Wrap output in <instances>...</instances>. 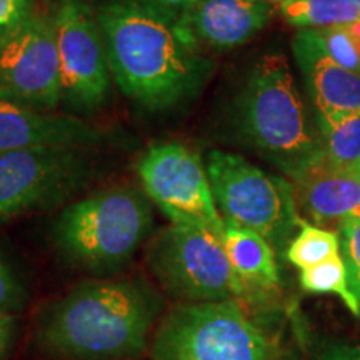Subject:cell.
Segmentation results:
<instances>
[{"label": "cell", "instance_id": "9a60e30c", "mask_svg": "<svg viewBox=\"0 0 360 360\" xmlns=\"http://www.w3.org/2000/svg\"><path fill=\"white\" fill-rule=\"evenodd\" d=\"M292 182L297 205L317 225L360 217V167H342L323 155Z\"/></svg>", "mask_w": 360, "mask_h": 360}, {"label": "cell", "instance_id": "3957f363", "mask_svg": "<svg viewBox=\"0 0 360 360\" xmlns=\"http://www.w3.org/2000/svg\"><path fill=\"white\" fill-rule=\"evenodd\" d=\"M236 129L292 180L326 155L317 120L282 53H267L252 67L237 98Z\"/></svg>", "mask_w": 360, "mask_h": 360}, {"label": "cell", "instance_id": "5bb4252c", "mask_svg": "<svg viewBox=\"0 0 360 360\" xmlns=\"http://www.w3.org/2000/svg\"><path fill=\"white\" fill-rule=\"evenodd\" d=\"M272 17L265 0H197L180 13L197 44L220 51L238 47L254 39Z\"/></svg>", "mask_w": 360, "mask_h": 360}, {"label": "cell", "instance_id": "7a4b0ae2", "mask_svg": "<svg viewBox=\"0 0 360 360\" xmlns=\"http://www.w3.org/2000/svg\"><path fill=\"white\" fill-rule=\"evenodd\" d=\"M162 300L137 281L84 282L44 315L39 344L69 360H119L141 355Z\"/></svg>", "mask_w": 360, "mask_h": 360}, {"label": "cell", "instance_id": "8fae6325", "mask_svg": "<svg viewBox=\"0 0 360 360\" xmlns=\"http://www.w3.org/2000/svg\"><path fill=\"white\" fill-rule=\"evenodd\" d=\"M0 98L42 112L62 102L52 19L30 13L0 39Z\"/></svg>", "mask_w": 360, "mask_h": 360}, {"label": "cell", "instance_id": "2e32d148", "mask_svg": "<svg viewBox=\"0 0 360 360\" xmlns=\"http://www.w3.org/2000/svg\"><path fill=\"white\" fill-rule=\"evenodd\" d=\"M224 245L232 269L245 285L249 297L277 290L281 283L276 250L250 229L225 222Z\"/></svg>", "mask_w": 360, "mask_h": 360}, {"label": "cell", "instance_id": "7c38bea8", "mask_svg": "<svg viewBox=\"0 0 360 360\" xmlns=\"http://www.w3.org/2000/svg\"><path fill=\"white\" fill-rule=\"evenodd\" d=\"M292 51L304 75L315 120L360 114V74L335 64L322 51L314 29H300L292 40Z\"/></svg>", "mask_w": 360, "mask_h": 360}, {"label": "cell", "instance_id": "e0dca14e", "mask_svg": "<svg viewBox=\"0 0 360 360\" xmlns=\"http://www.w3.org/2000/svg\"><path fill=\"white\" fill-rule=\"evenodd\" d=\"M278 11L299 29H323L360 20V7L354 0H282Z\"/></svg>", "mask_w": 360, "mask_h": 360}, {"label": "cell", "instance_id": "44dd1931", "mask_svg": "<svg viewBox=\"0 0 360 360\" xmlns=\"http://www.w3.org/2000/svg\"><path fill=\"white\" fill-rule=\"evenodd\" d=\"M315 37L321 44L322 51L327 53L335 64L355 74H360V53L355 44L347 34L345 25L323 27V29H314Z\"/></svg>", "mask_w": 360, "mask_h": 360}, {"label": "cell", "instance_id": "ac0fdd59", "mask_svg": "<svg viewBox=\"0 0 360 360\" xmlns=\"http://www.w3.org/2000/svg\"><path fill=\"white\" fill-rule=\"evenodd\" d=\"M327 159L342 167H360V114L317 120Z\"/></svg>", "mask_w": 360, "mask_h": 360}, {"label": "cell", "instance_id": "8992f818", "mask_svg": "<svg viewBox=\"0 0 360 360\" xmlns=\"http://www.w3.org/2000/svg\"><path fill=\"white\" fill-rule=\"evenodd\" d=\"M147 265L157 282L184 304L249 299L232 269L224 233L172 224L147 245Z\"/></svg>", "mask_w": 360, "mask_h": 360}, {"label": "cell", "instance_id": "603a6c76", "mask_svg": "<svg viewBox=\"0 0 360 360\" xmlns=\"http://www.w3.org/2000/svg\"><path fill=\"white\" fill-rule=\"evenodd\" d=\"M25 289L20 277L0 252V315H12L24 307Z\"/></svg>", "mask_w": 360, "mask_h": 360}, {"label": "cell", "instance_id": "484cf974", "mask_svg": "<svg viewBox=\"0 0 360 360\" xmlns=\"http://www.w3.org/2000/svg\"><path fill=\"white\" fill-rule=\"evenodd\" d=\"M322 360H360V345L357 347H334L323 355Z\"/></svg>", "mask_w": 360, "mask_h": 360}, {"label": "cell", "instance_id": "7402d4cb", "mask_svg": "<svg viewBox=\"0 0 360 360\" xmlns=\"http://www.w3.org/2000/svg\"><path fill=\"white\" fill-rule=\"evenodd\" d=\"M340 255L347 269L349 285L360 304V217L345 219L339 224Z\"/></svg>", "mask_w": 360, "mask_h": 360}, {"label": "cell", "instance_id": "ba28073f", "mask_svg": "<svg viewBox=\"0 0 360 360\" xmlns=\"http://www.w3.org/2000/svg\"><path fill=\"white\" fill-rule=\"evenodd\" d=\"M96 165L89 147H37L0 154V225L80 191Z\"/></svg>", "mask_w": 360, "mask_h": 360}, {"label": "cell", "instance_id": "83f0119b", "mask_svg": "<svg viewBox=\"0 0 360 360\" xmlns=\"http://www.w3.org/2000/svg\"><path fill=\"white\" fill-rule=\"evenodd\" d=\"M345 29H347V34L350 35V39H352V42L355 44V47H357V51L360 53V20L345 25Z\"/></svg>", "mask_w": 360, "mask_h": 360}, {"label": "cell", "instance_id": "d4e9b609", "mask_svg": "<svg viewBox=\"0 0 360 360\" xmlns=\"http://www.w3.org/2000/svg\"><path fill=\"white\" fill-rule=\"evenodd\" d=\"M195 2L197 0H146V4H148V6L157 7L169 13H175V15H180L182 12H186Z\"/></svg>", "mask_w": 360, "mask_h": 360}, {"label": "cell", "instance_id": "6da1fadb", "mask_svg": "<svg viewBox=\"0 0 360 360\" xmlns=\"http://www.w3.org/2000/svg\"><path fill=\"white\" fill-rule=\"evenodd\" d=\"M112 77L152 112L188 102L209 79V58L180 15L135 0H112L97 13Z\"/></svg>", "mask_w": 360, "mask_h": 360}, {"label": "cell", "instance_id": "f546056e", "mask_svg": "<svg viewBox=\"0 0 360 360\" xmlns=\"http://www.w3.org/2000/svg\"><path fill=\"white\" fill-rule=\"evenodd\" d=\"M354 2H355V4H357V6L360 7V0H354Z\"/></svg>", "mask_w": 360, "mask_h": 360}, {"label": "cell", "instance_id": "cb8c5ba5", "mask_svg": "<svg viewBox=\"0 0 360 360\" xmlns=\"http://www.w3.org/2000/svg\"><path fill=\"white\" fill-rule=\"evenodd\" d=\"M29 15V0H0V39L19 27Z\"/></svg>", "mask_w": 360, "mask_h": 360}, {"label": "cell", "instance_id": "52a82bcc", "mask_svg": "<svg viewBox=\"0 0 360 360\" xmlns=\"http://www.w3.org/2000/svg\"><path fill=\"white\" fill-rule=\"evenodd\" d=\"M205 169L225 222L250 229L274 249L287 250L302 224L294 184L224 150L210 152Z\"/></svg>", "mask_w": 360, "mask_h": 360}, {"label": "cell", "instance_id": "5b68a950", "mask_svg": "<svg viewBox=\"0 0 360 360\" xmlns=\"http://www.w3.org/2000/svg\"><path fill=\"white\" fill-rule=\"evenodd\" d=\"M152 360H282L277 344L236 299L182 304L157 327Z\"/></svg>", "mask_w": 360, "mask_h": 360}, {"label": "cell", "instance_id": "f1b7e54d", "mask_svg": "<svg viewBox=\"0 0 360 360\" xmlns=\"http://www.w3.org/2000/svg\"><path fill=\"white\" fill-rule=\"evenodd\" d=\"M265 2H282V0H265Z\"/></svg>", "mask_w": 360, "mask_h": 360}, {"label": "cell", "instance_id": "ffe728a7", "mask_svg": "<svg viewBox=\"0 0 360 360\" xmlns=\"http://www.w3.org/2000/svg\"><path fill=\"white\" fill-rule=\"evenodd\" d=\"M300 285L310 294H334L347 305L354 315L360 317V304L349 285L347 269L342 255L332 257L314 267L300 270Z\"/></svg>", "mask_w": 360, "mask_h": 360}, {"label": "cell", "instance_id": "30bf717a", "mask_svg": "<svg viewBox=\"0 0 360 360\" xmlns=\"http://www.w3.org/2000/svg\"><path fill=\"white\" fill-rule=\"evenodd\" d=\"M60 64L62 102L90 114L105 103L112 72L97 15L82 0H60L52 17Z\"/></svg>", "mask_w": 360, "mask_h": 360}, {"label": "cell", "instance_id": "4316f807", "mask_svg": "<svg viewBox=\"0 0 360 360\" xmlns=\"http://www.w3.org/2000/svg\"><path fill=\"white\" fill-rule=\"evenodd\" d=\"M12 332V315H0V354L7 347Z\"/></svg>", "mask_w": 360, "mask_h": 360}, {"label": "cell", "instance_id": "d6986e66", "mask_svg": "<svg viewBox=\"0 0 360 360\" xmlns=\"http://www.w3.org/2000/svg\"><path fill=\"white\" fill-rule=\"evenodd\" d=\"M340 255L339 233L302 222L299 233L292 238L285 250V257L292 265L302 269L326 262Z\"/></svg>", "mask_w": 360, "mask_h": 360}, {"label": "cell", "instance_id": "277c9868", "mask_svg": "<svg viewBox=\"0 0 360 360\" xmlns=\"http://www.w3.org/2000/svg\"><path fill=\"white\" fill-rule=\"evenodd\" d=\"M152 229L150 202L134 187H112L67 205L52 227L62 257L90 272L127 264Z\"/></svg>", "mask_w": 360, "mask_h": 360}, {"label": "cell", "instance_id": "4fadbf2b", "mask_svg": "<svg viewBox=\"0 0 360 360\" xmlns=\"http://www.w3.org/2000/svg\"><path fill=\"white\" fill-rule=\"evenodd\" d=\"M103 134L79 117L47 114L0 98V154L37 147H94Z\"/></svg>", "mask_w": 360, "mask_h": 360}, {"label": "cell", "instance_id": "9c48e42d", "mask_svg": "<svg viewBox=\"0 0 360 360\" xmlns=\"http://www.w3.org/2000/svg\"><path fill=\"white\" fill-rule=\"evenodd\" d=\"M137 174L146 195L172 224L225 232L209 174L192 148L179 142L155 143L141 157Z\"/></svg>", "mask_w": 360, "mask_h": 360}]
</instances>
